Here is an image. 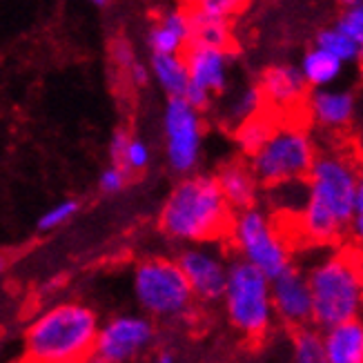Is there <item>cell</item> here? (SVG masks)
<instances>
[{"label": "cell", "instance_id": "1", "mask_svg": "<svg viewBox=\"0 0 363 363\" xmlns=\"http://www.w3.org/2000/svg\"><path fill=\"white\" fill-rule=\"evenodd\" d=\"M363 169L345 152H319L306 179V201L294 214L290 241L337 247L348 239Z\"/></svg>", "mask_w": 363, "mask_h": 363}, {"label": "cell", "instance_id": "2", "mask_svg": "<svg viewBox=\"0 0 363 363\" xmlns=\"http://www.w3.org/2000/svg\"><path fill=\"white\" fill-rule=\"evenodd\" d=\"M234 210L214 174L183 177L159 212V230L179 245L228 241Z\"/></svg>", "mask_w": 363, "mask_h": 363}, {"label": "cell", "instance_id": "3", "mask_svg": "<svg viewBox=\"0 0 363 363\" xmlns=\"http://www.w3.org/2000/svg\"><path fill=\"white\" fill-rule=\"evenodd\" d=\"M99 312L85 301H60L38 312L25 328L27 363H85L96 348Z\"/></svg>", "mask_w": 363, "mask_h": 363}, {"label": "cell", "instance_id": "4", "mask_svg": "<svg viewBox=\"0 0 363 363\" xmlns=\"http://www.w3.org/2000/svg\"><path fill=\"white\" fill-rule=\"evenodd\" d=\"M308 272L314 328L328 330L333 325L361 319L363 314V255L348 245L328 247Z\"/></svg>", "mask_w": 363, "mask_h": 363}, {"label": "cell", "instance_id": "5", "mask_svg": "<svg viewBox=\"0 0 363 363\" xmlns=\"http://www.w3.org/2000/svg\"><path fill=\"white\" fill-rule=\"evenodd\" d=\"M132 296L156 323L185 325L201 308L177 257L140 259L132 270Z\"/></svg>", "mask_w": 363, "mask_h": 363}, {"label": "cell", "instance_id": "6", "mask_svg": "<svg viewBox=\"0 0 363 363\" xmlns=\"http://www.w3.org/2000/svg\"><path fill=\"white\" fill-rule=\"evenodd\" d=\"M223 312L236 335L250 343H261L279 323L274 314L272 279L243 259L230 261L228 286L223 294Z\"/></svg>", "mask_w": 363, "mask_h": 363}, {"label": "cell", "instance_id": "7", "mask_svg": "<svg viewBox=\"0 0 363 363\" xmlns=\"http://www.w3.org/2000/svg\"><path fill=\"white\" fill-rule=\"evenodd\" d=\"M228 241L236 259L255 265L267 279H277L294 267V243L261 205L234 212Z\"/></svg>", "mask_w": 363, "mask_h": 363}, {"label": "cell", "instance_id": "8", "mask_svg": "<svg viewBox=\"0 0 363 363\" xmlns=\"http://www.w3.org/2000/svg\"><path fill=\"white\" fill-rule=\"evenodd\" d=\"M319 156L314 138L301 123L283 121L267 143L247 159L261 187H281L288 183H303Z\"/></svg>", "mask_w": 363, "mask_h": 363}, {"label": "cell", "instance_id": "9", "mask_svg": "<svg viewBox=\"0 0 363 363\" xmlns=\"http://www.w3.org/2000/svg\"><path fill=\"white\" fill-rule=\"evenodd\" d=\"M163 143L167 167L181 179L194 174L203 150V112L187 99H167L163 109Z\"/></svg>", "mask_w": 363, "mask_h": 363}, {"label": "cell", "instance_id": "10", "mask_svg": "<svg viewBox=\"0 0 363 363\" xmlns=\"http://www.w3.org/2000/svg\"><path fill=\"white\" fill-rule=\"evenodd\" d=\"M159 343V323L143 312H121L101 323L94 352L109 363H134Z\"/></svg>", "mask_w": 363, "mask_h": 363}, {"label": "cell", "instance_id": "11", "mask_svg": "<svg viewBox=\"0 0 363 363\" xmlns=\"http://www.w3.org/2000/svg\"><path fill=\"white\" fill-rule=\"evenodd\" d=\"M177 261L201 308L218 306L223 301L230 261L225 259L223 250L216 247V243L181 245Z\"/></svg>", "mask_w": 363, "mask_h": 363}, {"label": "cell", "instance_id": "12", "mask_svg": "<svg viewBox=\"0 0 363 363\" xmlns=\"http://www.w3.org/2000/svg\"><path fill=\"white\" fill-rule=\"evenodd\" d=\"M272 298L277 321L288 330H303L314 325V301L308 272L290 267L288 272L272 279Z\"/></svg>", "mask_w": 363, "mask_h": 363}, {"label": "cell", "instance_id": "13", "mask_svg": "<svg viewBox=\"0 0 363 363\" xmlns=\"http://www.w3.org/2000/svg\"><path fill=\"white\" fill-rule=\"evenodd\" d=\"M257 85L263 91L267 107L277 109L283 116L308 105V83L301 69L294 65H286V62L270 65L267 69H263Z\"/></svg>", "mask_w": 363, "mask_h": 363}, {"label": "cell", "instance_id": "14", "mask_svg": "<svg viewBox=\"0 0 363 363\" xmlns=\"http://www.w3.org/2000/svg\"><path fill=\"white\" fill-rule=\"evenodd\" d=\"M183 56L189 72V87L210 94L212 99L228 89L232 52L216 50V47L189 45Z\"/></svg>", "mask_w": 363, "mask_h": 363}, {"label": "cell", "instance_id": "15", "mask_svg": "<svg viewBox=\"0 0 363 363\" xmlns=\"http://www.w3.org/2000/svg\"><path fill=\"white\" fill-rule=\"evenodd\" d=\"M192 43V21L189 9L167 5L159 11L147 31V47L152 54H185Z\"/></svg>", "mask_w": 363, "mask_h": 363}, {"label": "cell", "instance_id": "16", "mask_svg": "<svg viewBox=\"0 0 363 363\" xmlns=\"http://www.w3.org/2000/svg\"><path fill=\"white\" fill-rule=\"evenodd\" d=\"M308 118L323 130H345L354 118L357 101L348 89H314L308 96Z\"/></svg>", "mask_w": 363, "mask_h": 363}, {"label": "cell", "instance_id": "17", "mask_svg": "<svg viewBox=\"0 0 363 363\" xmlns=\"http://www.w3.org/2000/svg\"><path fill=\"white\" fill-rule=\"evenodd\" d=\"M214 177L220 185V192H223L225 201L230 203V208L234 212L257 205L261 183L255 177V172H252L247 161H228L218 167Z\"/></svg>", "mask_w": 363, "mask_h": 363}, {"label": "cell", "instance_id": "18", "mask_svg": "<svg viewBox=\"0 0 363 363\" xmlns=\"http://www.w3.org/2000/svg\"><path fill=\"white\" fill-rule=\"evenodd\" d=\"M328 363H363V319L321 330Z\"/></svg>", "mask_w": 363, "mask_h": 363}, {"label": "cell", "instance_id": "19", "mask_svg": "<svg viewBox=\"0 0 363 363\" xmlns=\"http://www.w3.org/2000/svg\"><path fill=\"white\" fill-rule=\"evenodd\" d=\"M283 121H286V116L265 105L257 116H252L245 123H241L239 128L234 130V138H236V145H239L241 154L252 159V156L267 143V138L277 132V128Z\"/></svg>", "mask_w": 363, "mask_h": 363}, {"label": "cell", "instance_id": "20", "mask_svg": "<svg viewBox=\"0 0 363 363\" xmlns=\"http://www.w3.org/2000/svg\"><path fill=\"white\" fill-rule=\"evenodd\" d=\"M150 72L167 99H185L189 89V72L183 54H152Z\"/></svg>", "mask_w": 363, "mask_h": 363}, {"label": "cell", "instance_id": "21", "mask_svg": "<svg viewBox=\"0 0 363 363\" xmlns=\"http://www.w3.org/2000/svg\"><path fill=\"white\" fill-rule=\"evenodd\" d=\"M109 159L128 169L130 174H140L152 163V150L140 136L121 128L109 138Z\"/></svg>", "mask_w": 363, "mask_h": 363}, {"label": "cell", "instance_id": "22", "mask_svg": "<svg viewBox=\"0 0 363 363\" xmlns=\"http://www.w3.org/2000/svg\"><path fill=\"white\" fill-rule=\"evenodd\" d=\"M343 62L328 54L325 50H321V47L314 45L312 50H308L301 58V65H298V69H301L303 78L308 87L312 89H325V87H333L341 74H343Z\"/></svg>", "mask_w": 363, "mask_h": 363}, {"label": "cell", "instance_id": "23", "mask_svg": "<svg viewBox=\"0 0 363 363\" xmlns=\"http://www.w3.org/2000/svg\"><path fill=\"white\" fill-rule=\"evenodd\" d=\"M189 21H192V43L189 45L216 47V50H228V52L234 50L230 21L212 18V16H205L196 9H189Z\"/></svg>", "mask_w": 363, "mask_h": 363}, {"label": "cell", "instance_id": "24", "mask_svg": "<svg viewBox=\"0 0 363 363\" xmlns=\"http://www.w3.org/2000/svg\"><path fill=\"white\" fill-rule=\"evenodd\" d=\"M314 45L337 56L343 65H363V47L350 36H345L337 25L321 29L314 38Z\"/></svg>", "mask_w": 363, "mask_h": 363}, {"label": "cell", "instance_id": "25", "mask_svg": "<svg viewBox=\"0 0 363 363\" xmlns=\"http://www.w3.org/2000/svg\"><path fill=\"white\" fill-rule=\"evenodd\" d=\"M290 363H328L319 328L294 330L290 341Z\"/></svg>", "mask_w": 363, "mask_h": 363}, {"label": "cell", "instance_id": "26", "mask_svg": "<svg viewBox=\"0 0 363 363\" xmlns=\"http://www.w3.org/2000/svg\"><path fill=\"white\" fill-rule=\"evenodd\" d=\"M265 99H263V91L259 85H250V87H243L236 96L232 99V103L228 105L225 109V121L230 128H239L241 123H245L247 118L257 116L261 109L265 107Z\"/></svg>", "mask_w": 363, "mask_h": 363}, {"label": "cell", "instance_id": "27", "mask_svg": "<svg viewBox=\"0 0 363 363\" xmlns=\"http://www.w3.org/2000/svg\"><path fill=\"white\" fill-rule=\"evenodd\" d=\"M78 210H81V203H78L76 199H62V201L54 203L52 208H47L38 216L36 228L40 232H54L62 225H67L69 220L78 214Z\"/></svg>", "mask_w": 363, "mask_h": 363}, {"label": "cell", "instance_id": "28", "mask_svg": "<svg viewBox=\"0 0 363 363\" xmlns=\"http://www.w3.org/2000/svg\"><path fill=\"white\" fill-rule=\"evenodd\" d=\"M247 3L250 0H187V7L205 16H212V18L232 21Z\"/></svg>", "mask_w": 363, "mask_h": 363}, {"label": "cell", "instance_id": "29", "mask_svg": "<svg viewBox=\"0 0 363 363\" xmlns=\"http://www.w3.org/2000/svg\"><path fill=\"white\" fill-rule=\"evenodd\" d=\"M130 179H132V174H130L128 169L116 165V163H112V165H107L101 172V177H99V189H101L103 194H107V196H116V194L123 192L125 187H128Z\"/></svg>", "mask_w": 363, "mask_h": 363}, {"label": "cell", "instance_id": "30", "mask_svg": "<svg viewBox=\"0 0 363 363\" xmlns=\"http://www.w3.org/2000/svg\"><path fill=\"white\" fill-rule=\"evenodd\" d=\"M335 25L343 31L345 36H350L352 40H357L363 47V3L343 9Z\"/></svg>", "mask_w": 363, "mask_h": 363}, {"label": "cell", "instance_id": "31", "mask_svg": "<svg viewBox=\"0 0 363 363\" xmlns=\"http://www.w3.org/2000/svg\"><path fill=\"white\" fill-rule=\"evenodd\" d=\"M348 241L354 250H359L363 255V174L359 181V189H357V201H354V212H352V220H350Z\"/></svg>", "mask_w": 363, "mask_h": 363}, {"label": "cell", "instance_id": "32", "mask_svg": "<svg viewBox=\"0 0 363 363\" xmlns=\"http://www.w3.org/2000/svg\"><path fill=\"white\" fill-rule=\"evenodd\" d=\"M112 58H114V62H116V67L123 69L125 74H128V69L138 60V58L134 56V50L130 47L128 40H116V43L112 45Z\"/></svg>", "mask_w": 363, "mask_h": 363}, {"label": "cell", "instance_id": "33", "mask_svg": "<svg viewBox=\"0 0 363 363\" xmlns=\"http://www.w3.org/2000/svg\"><path fill=\"white\" fill-rule=\"evenodd\" d=\"M150 76H152L150 67H147V65H143V62H140V60H136L134 65L128 69L130 83H132V85H136V87H145V85L150 83Z\"/></svg>", "mask_w": 363, "mask_h": 363}, {"label": "cell", "instance_id": "34", "mask_svg": "<svg viewBox=\"0 0 363 363\" xmlns=\"http://www.w3.org/2000/svg\"><path fill=\"white\" fill-rule=\"evenodd\" d=\"M147 363H179V357H177V352L172 350V348L163 345V348H159V350H154V352H152V357H150Z\"/></svg>", "mask_w": 363, "mask_h": 363}, {"label": "cell", "instance_id": "35", "mask_svg": "<svg viewBox=\"0 0 363 363\" xmlns=\"http://www.w3.org/2000/svg\"><path fill=\"white\" fill-rule=\"evenodd\" d=\"M85 363H109V361H107V359H103L101 354L94 352V354H89V357L85 359Z\"/></svg>", "mask_w": 363, "mask_h": 363}, {"label": "cell", "instance_id": "36", "mask_svg": "<svg viewBox=\"0 0 363 363\" xmlns=\"http://www.w3.org/2000/svg\"><path fill=\"white\" fill-rule=\"evenodd\" d=\"M339 3H341V7H343V9H348V7L361 5V3H363V0H339Z\"/></svg>", "mask_w": 363, "mask_h": 363}, {"label": "cell", "instance_id": "37", "mask_svg": "<svg viewBox=\"0 0 363 363\" xmlns=\"http://www.w3.org/2000/svg\"><path fill=\"white\" fill-rule=\"evenodd\" d=\"M7 270V257L3 255V252H0V274H3Z\"/></svg>", "mask_w": 363, "mask_h": 363}, {"label": "cell", "instance_id": "38", "mask_svg": "<svg viewBox=\"0 0 363 363\" xmlns=\"http://www.w3.org/2000/svg\"><path fill=\"white\" fill-rule=\"evenodd\" d=\"M91 5H96V7H107L109 3H112V0H89Z\"/></svg>", "mask_w": 363, "mask_h": 363}]
</instances>
